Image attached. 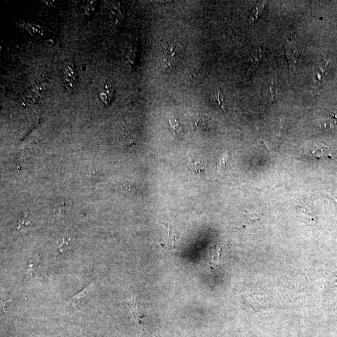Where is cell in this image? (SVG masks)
<instances>
[{
    "mask_svg": "<svg viewBox=\"0 0 337 337\" xmlns=\"http://www.w3.org/2000/svg\"><path fill=\"white\" fill-rule=\"evenodd\" d=\"M312 152L315 157L320 159L330 157L328 148L325 146H316L313 147Z\"/></svg>",
    "mask_w": 337,
    "mask_h": 337,
    "instance_id": "ba28073f",
    "label": "cell"
},
{
    "mask_svg": "<svg viewBox=\"0 0 337 337\" xmlns=\"http://www.w3.org/2000/svg\"><path fill=\"white\" fill-rule=\"evenodd\" d=\"M124 17V9L119 4L115 5L111 11L110 18L113 25L119 26L121 25Z\"/></svg>",
    "mask_w": 337,
    "mask_h": 337,
    "instance_id": "5b68a950",
    "label": "cell"
},
{
    "mask_svg": "<svg viewBox=\"0 0 337 337\" xmlns=\"http://www.w3.org/2000/svg\"><path fill=\"white\" fill-rule=\"evenodd\" d=\"M286 56H287L289 68L291 71H294L300 65L302 61V56L298 48L295 47H287L286 48Z\"/></svg>",
    "mask_w": 337,
    "mask_h": 337,
    "instance_id": "277c9868",
    "label": "cell"
},
{
    "mask_svg": "<svg viewBox=\"0 0 337 337\" xmlns=\"http://www.w3.org/2000/svg\"><path fill=\"white\" fill-rule=\"evenodd\" d=\"M262 58V55L261 50H257L252 53L250 56L249 60V71L254 72L258 68Z\"/></svg>",
    "mask_w": 337,
    "mask_h": 337,
    "instance_id": "52a82bcc",
    "label": "cell"
},
{
    "mask_svg": "<svg viewBox=\"0 0 337 337\" xmlns=\"http://www.w3.org/2000/svg\"><path fill=\"white\" fill-rule=\"evenodd\" d=\"M99 95L101 101L106 105H109L114 96V87L113 82L109 79L101 80L99 86Z\"/></svg>",
    "mask_w": 337,
    "mask_h": 337,
    "instance_id": "7a4b0ae2",
    "label": "cell"
},
{
    "mask_svg": "<svg viewBox=\"0 0 337 337\" xmlns=\"http://www.w3.org/2000/svg\"><path fill=\"white\" fill-rule=\"evenodd\" d=\"M213 98L216 105L220 107L221 109H223L225 111L223 96L221 95V92H219L217 93L216 95H214Z\"/></svg>",
    "mask_w": 337,
    "mask_h": 337,
    "instance_id": "4fadbf2b",
    "label": "cell"
},
{
    "mask_svg": "<svg viewBox=\"0 0 337 337\" xmlns=\"http://www.w3.org/2000/svg\"><path fill=\"white\" fill-rule=\"evenodd\" d=\"M94 285H95V283L93 282L87 287H86L83 290L80 291L77 295L71 298L69 301V304L71 305V306H77V305H79L78 304L81 302L85 297L88 295V293L93 289Z\"/></svg>",
    "mask_w": 337,
    "mask_h": 337,
    "instance_id": "8992f818",
    "label": "cell"
},
{
    "mask_svg": "<svg viewBox=\"0 0 337 337\" xmlns=\"http://www.w3.org/2000/svg\"><path fill=\"white\" fill-rule=\"evenodd\" d=\"M170 124L175 135H179L182 133V128L179 122L173 116L170 118Z\"/></svg>",
    "mask_w": 337,
    "mask_h": 337,
    "instance_id": "30bf717a",
    "label": "cell"
},
{
    "mask_svg": "<svg viewBox=\"0 0 337 337\" xmlns=\"http://www.w3.org/2000/svg\"><path fill=\"white\" fill-rule=\"evenodd\" d=\"M39 261V256L36 255L34 256L33 258L30 259V261L28 262V269L29 271H31L32 269L34 268V267L37 266V265L38 264Z\"/></svg>",
    "mask_w": 337,
    "mask_h": 337,
    "instance_id": "9a60e30c",
    "label": "cell"
},
{
    "mask_svg": "<svg viewBox=\"0 0 337 337\" xmlns=\"http://www.w3.org/2000/svg\"><path fill=\"white\" fill-rule=\"evenodd\" d=\"M163 56L160 60V69L163 73H168L180 61L183 47L176 40L165 42L162 47Z\"/></svg>",
    "mask_w": 337,
    "mask_h": 337,
    "instance_id": "6da1fadb",
    "label": "cell"
},
{
    "mask_svg": "<svg viewBox=\"0 0 337 337\" xmlns=\"http://www.w3.org/2000/svg\"><path fill=\"white\" fill-rule=\"evenodd\" d=\"M77 74L74 66L68 65L65 68V84L69 93L73 95L76 87Z\"/></svg>",
    "mask_w": 337,
    "mask_h": 337,
    "instance_id": "3957f363",
    "label": "cell"
},
{
    "mask_svg": "<svg viewBox=\"0 0 337 337\" xmlns=\"http://www.w3.org/2000/svg\"><path fill=\"white\" fill-rule=\"evenodd\" d=\"M227 154L225 153L220 158H219L218 162V171H223L225 168H226V165L227 163Z\"/></svg>",
    "mask_w": 337,
    "mask_h": 337,
    "instance_id": "5bb4252c",
    "label": "cell"
},
{
    "mask_svg": "<svg viewBox=\"0 0 337 337\" xmlns=\"http://www.w3.org/2000/svg\"><path fill=\"white\" fill-rule=\"evenodd\" d=\"M190 165L192 171L196 173H201L204 171L205 165L204 163L199 160H196L194 159H189Z\"/></svg>",
    "mask_w": 337,
    "mask_h": 337,
    "instance_id": "9c48e42d",
    "label": "cell"
},
{
    "mask_svg": "<svg viewBox=\"0 0 337 337\" xmlns=\"http://www.w3.org/2000/svg\"><path fill=\"white\" fill-rule=\"evenodd\" d=\"M23 25H25V28L30 32L32 34H33L34 36H38L42 35L43 31L39 26L34 25V24L29 23H23Z\"/></svg>",
    "mask_w": 337,
    "mask_h": 337,
    "instance_id": "8fae6325",
    "label": "cell"
},
{
    "mask_svg": "<svg viewBox=\"0 0 337 337\" xmlns=\"http://www.w3.org/2000/svg\"><path fill=\"white\" fill-rule=\"evenodd\" d=\"M265 5H266V4H261L256 8L255 10H254L252 17L250 18L252 21H254L256 19H258L259 16H260L262 12H263L265 9Z\"/></svg>",
    "mask_w": 337,
    "mask_h": 337,
    "instance_id": "7c38bea8",
    "label": "cell"
}]
</instances>
